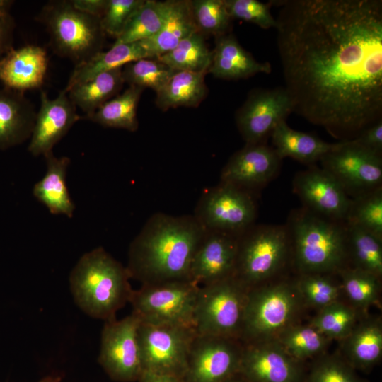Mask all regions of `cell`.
Listing matches in <instances>:
<instances>
[{"label":"cell","mask_w":382,"mask_h":382,"mask_svg":"<svg viewBox=\"0 0 382 382\" xmlns=\"http://www.w3.org/2000/svg\"><path fill=\"white\" fill-rule=\"evenodd\" d=\"M273 4L293 112L342 141L381 120L382 1Z\"/></svg>","instance_id":"1"},{"label":"cell","mask_w":382,"mask_h":382,"mask_svg":"<svg viewBox=\"0 0 382 382\" xmlns=\"http://www.w3.org/2000/svg\"><path fill=\"white\" fill-rule=\"evenodd\" d=\"M206 229L194 215L154 214L129 245L127 270L141 284L190 279Z\"/></svg>","instance_id":"2"},{"label":"cell","mask_w":382,"mask_h":382,"mask_svg":"<svg viewBox=\"0 0 382 382\" xmlns=\"http://www.w3.org/2000/svg\"><path fill=\"white\" fill-rule=\"evenodd\" d=\"M126 267L103 248L84 254L71 272L74 300L86 315L105 321L129 301L133 289Z\"/></svg>","instance_id":"3"},{"label":"cell","mask_w":382,"mask_h":382,"mask_svg":"<svg viewBox=\"0 0 382 382\" xmlns=\"http://www.w3.org/2000/svg\"><path fill=\"white\" fill-rule=\"evenodd\" d=\"M300 274H334L347 266V228L306 209L295 210L286 225Z\"/></svg>","instance_id":"4"},{"label":"cell","mask_w":382,"mask_h":382,"mask_svg":"<svg viewBox=\"0 0 382 382\" xmlns=\"http://www.w3.org/2000/svg\"><path fill=\"white\" fill-rule=\"evenodd\" d=\"M303 306L294 282L269 281L249 289L240 340L247 344L275 340L296 323Z\"/></svg>","instance_id":"5"},{"label":"cell","mask_w":382,"mask_h":382,"mask_svg":"<svg viewBox=\"0 0 382 382\" xmlns=\"http://www.w3.org/2000/svg\"><path fill=\"white\" fill-rule=\"evenodd\" d=\"M37 19L45 25L55 53L75 66L102 52L105 34L100 18L77 10L71 1H50Z\"/></svg>","instance_id":"6"},{"label":"cell","mask_w":382,"mask_h":382,"mask_svg":"<svg viewBox=\"0 0 382 382\" xmlns=\"http://www.w3.org/2000/svg\"><path fill=\"white\" fill-rule=\"evenodd\" d=\"M291 253L286 226H252L240 236L233 276L249 290L269 282Z\"/></svg>","instance_id":"7"},{"label":"cell","mask_w":382,"mask_h":382,"mask_svg":"<svg viewBox=\"0 0 382 382\" xmlns=\"http://www.w3.org/2000/svg\"><path fill=\"white\" fill-rule=\"evenodd\" d=\"M248 291L233 276L199 286L193 315L196 333L240 340Z\"/></svg>","instance_id":"8"},{"label":"cell","mask_w":382,"mask_h":382,"mask_svg":"<svg viewBox=\"0 0 382 382\" xmlns=\"http://www.w3.org/2000/svg\"><path fill=\"white\" fill-rule=\"evenodd\" d=\"M199 287L190 279L141 284L129 303L142 323L193 328Z\"/></svg>","instance_id":"9"},{"label":"cell","mask_w":382,"mask_h":382,"mask_svg":"<svg viewBox=\"0 0 382 382\" xmlns=\"http://www.w3.org/2000/svg\"><path fill=\"white\" fill-rule=\"evenodd\" d=\"M196 334L191 327L141 322L138 340L143 373L173 376L182 380L190 347Z\"/></svg>","instance_id":"10"},{"label":"cell","mask_w":382,"mask_h":382,"mask_svg":"<svg viewBox=\"0 0 382 382\" xmlns=\"http://www.w3.org/2000/svg\"><path fill=\"white\" fill-rule=\"evenodd\" d=\"M193 215L206 230L241 235L253 226L256 206L252 193L220 182L204 192Z\"/></svg>","instance_id":"11"},{"label":"cell","mask_w":382,"mask_h":382,"mask_svg":"<svg viewBox=\"0 0 382 382\" xmlns=\"http://www.w3.org/2000/svg\"><path fill=\"white\" fill-rule=\"evenodd\" d=\"M141 320L134 313L122 319L105 321L98 362L119 382L138 381L143 373L138 329Z\"/></svg>","instance_id":"12"},{"label":"cell","mask_w":382,"mask_h":382,"mask_svg":"<svg viewBox=\"0 0 382 382\" xmlns=\"http://www.w3.org/2000/svg\"><path fill=\"white\" fill-rule=\"evenodd\" d=\"M329 173L353 198L381 187L382 157L352 139L336 143L320 160Z\"/></svg>","instance_id":"13"},{"label":"cell","mask_w":382,"mask_h":382,"mask_svg":"<svg viewBox=\"0 0 382 382\" xmlns=\"http://www.w3.org/2000/svg\"><path fill=\"white\" fill-rule=\"evenodd\" d=\"M242 349L238 339L196 334L182 381H224L239 373Z\"/></svg>","instance_id":"14"},{"label":"cell","mask_w":382,"mask_h":382,"mask_svg":"<svg viewBox=\"0 0 382 382\" xmlns=\"http://www.w3.org/2000/svg\"><path fill=\"white\" fill-rule=\"evenodd\" d=\"M293 112L284 87L253 90L236 115L238 129L246 144L263 143L274 128Z\"/></svg>","instance_id":"15"},{"label":"cell","mask_w":382,"mask_h":382,"mask_svg":"<svg viewBox=\"0 0 382 382\" xmlns=\"http://www.w3.org/2000/svg\"><path fill=\"white\" fill-rule=\"evenodd\" d=\"M304 362L290 356L276 340L243 343L239 374L248 382H303Z\"/></svg>","instance_id":"16"},{"label":"cell","mask_w":382,"mask_h":382,"mask_svg":"<svg viewBox=\"0 0 382 382\" xmlns=\"http://www.w3.org/2000/svg\"><path fill=\"white\" fill-rule=\"evenodd\" d=\"M293 190L305 209L330 220L345 223L351 199L324 169L313 166L299 172L294 179Z\"/></svg>","instance_id":"17"},{"label":"cell","mask_w":382,"mask_h":382,"mask_svg":"<svg viewBox=\"0 0 382 382\" xmlns=\"http://www.w3.org/2000/svg\"><path fill=\"white\" fill-rule=\"evenodd\" d=\"M240 236L206 230L191 262L190 279L203 286L233 276Z\"/></svg>","instance_id":"18"},{"label":"cell","mask_w":382,"mask_h":382,"mask_svg":"<svg viewBox=\"0 0 382 382\" xmlns=\"http://www.w3.org/2000/svg\"><path fill=\"white\" fill-rule=\"evenodd\" d=\"M281 160L274 149L264 143L246 144L223 168L220 182L253 194L277 175Z\"/></svg>","instance_id":"19"},{"label":"cell","mask_w":382,"mask_h":382,"mask_svg":"<svg viewBox=\"0 0 382 382\" xmlns=\"http://www.w3.org/2000/svg\"><path fill=\"white\" fill-rule=\"evenodd\" d=\"M81 118L76 112V107L64 90L54 99H50L41 91L40 108L30 137L29 152L35 156L43 155L45 157Z\"/></svg>","instance_id":"20"},{"label":"cell","mask_w":382,"mask_h":382,"mask_svg":"<svg viewBox=\"0 0 382 382\" xmlns=\"http://www.w3.org/2000/svg\"><path fill=\"white\" fill-rule=\"evenodd\" d=\"M48 65L44 48L26 45L12 48L0 59V81L4 87L23 92L42 86Z\"/></svg>","instance_id":"21"},{"label":"cell","mask_w":382,"mask_h":382,"mask_svg":"<svg viewBox=\"0 0 382 382\" xmlns=\"http://www.w3.org/2000/svg\"><path fill=\"white\" fill-rule=\"evenodd\" d=\"M23 92L0 88V150L30 138L37 112Z\"/></svg>","instance_id":"22"},{"label":"cell","mask_w":382,"mask_h":382,"mask_svg":"<svg viewBox=\"0 0 382 382\" xmlns=\"http://www.w3.org/2000/svg\"><path fill=\"white\" fill-rule=\"evenodd\" d=\"M341 357L356 371H369L382 356V323L379 317L365 314L342 340Z\"/></svg>","instance_id":"23"},{"label":"cell","mask_w":382,"mask_h":382,"mask_svg":"<svg viewBox=\"0 0 382 382\" xmlns=\"http://www.w3.org/2000/svg\"><path fill=\"white\" fill-rule=\"evenodd\" d=\"M215 42L212 64L208 70L214 77L240 79L272 71L270 63L257 62L239 44L233 35L226 33L216 37Z\"/></svg>","instance_id":"24"},{"label":"cell","mask_w":382,"mask_h":382,"mask_svg":"<svg viewBox=\"0 0 382 382\" xmlns=\"http://www.w3.org/2000/svg\"><path fill=\"white\" fill-rule=\"evenodd\" d=\"M47 171L33 187V195L45 204L52 214H64L71 218L75 205L69 195L66 183L70 159L55 157L52 152L45 156Z\"/></svg>","instance_id":"25"},{"label":"cell","mask_w":382,"mask_h":382,"mask_svg":"<svg viewBox=\"0 0 382 382\" xmlns=\"http://www.w3.org/2000/svg\"><path fill=\"white\" fill-rule=\"evenodd\" d=\"M270 136L272 148L281 159L290 157L308 164L320 161L336 146V143H328L311 134L294 130L286 121L281 122Z\"/></svg>","instance_id":"26"},{"label":"cell","mask_w":382,"mask_h":382,"mask_svg":"<svg viewBox=\"0 0 382 382\" xmlns=\"http://www.w3.org/2000/svg\"><path fill=\"white\" fill-rule=\"evenodd\" d=\"M152 57L141 41L112 45L106 52H100L89 60L75 66L68 83L66 93L74 85L86 81L98 74L142 59Z\"/></svg>","instance_id":"27"},{"label":"cell","mask_w":382,"mask_h":382,"mask_svg":"<svg viewBox=\"0 0 382 382\" xmlns=\"http://www.w3.org/2000/svg\"><path fill=\"white\" fill-rule=\"evenodd\" d=\"M190 1H172L161 29L153 37L141 41L152 57L173 49L180 41L197 32Z\"/></svg>","instance_id":"28"},{"label":"cell","mask_w":382,"mask_h":382,"mask_svg":"<svg viewBox=\"0 0 382 382\" xmlns=\"http://www.w3.org/2000/svg\"><path fill=\"white\" fill-rule=\"evenodd\" d=\"M206 74L177 71L156 93L157 107L163 111L180 106L197 107L207 94Z\"/></svg>","instance_id":"29"},{"label":"cell","mask_w":382,"mask_h":382,"mask_svg":"<svg viewBox=\"0 0 382 382\" xmlns=\"http://www.w3.org/2000/svg\"><path fill=\"white\" fill-rule=\"evenodd\" d=\"M122 67L103 72L93 78L74 85L68 91L69 99L81 108L86 117L117 94L124 84Z\"/></svg>","instance_id":"30"},{"label":"cell","mask_w":382,"mask_h":382,"mask_svg":"<svg viewBox=\"0 0 382 382\" xmlns=\"http://www.w3.org/2000/svg\"><path fill=\"white\" fill-rule=\"evenodd\" d=\"M143 90L129 86L122 93L105 102L86 118L103 127L134 132L138 128L137 109Z\"/></svg>","instance_id":"31"},{"label":"cell","mask_w":382,"mask_h":382,"mask_svg":"<svg viewBox=\"0 0 382 382\" xmlns=\"http://www.w3.org/2000/svg\"><path fill=\"white\" fill-rule=\"evenodd\" d=\"M342 294L351 306L362 315L378 301L381 291V277L364 270L346 266L337 273Z\"/></svg>","instance_id":"32"},{"label":"cell","mask_w":382,"mask_h":382,"mask_svg":"<svg viewBox=\"0 0 382 382\" xmlns=\"http://www.w3.org/2000/svg\"><path fill=\"white\" fill-rule=\"evenodd\" d=\"M171 1L144 0L113 45L142 41L155 35L167 18Z\"/></svg>","instance_id":"33"},{"label":"cell","mask_w":382,"mask_h":382,"mask_svg":"<svg viewBox=\"0 0 382 382\" xmlns=\"http://www.w3.org/2000/svg\"><path fill=\"white\" fill-rule=\"evenodd\" d=\"M346 224L348 260L352 267L382 275V238L357 226Z\"/></svg>","instance_id":"34"},{"label":"cell","mask_w":382,"mask_h":382,"mask_svg":"<svg viewBox=\"0 0 382 382\" xmlns=\"http://www.w3.org/2000/svg\"><path fill=\"white\" fill-rule=\"evenodd\" d=\"M294 359L305 362L325 353L331 341L310 323H295L282 332L275 339Z\"/></svg>","instance_id":"35"},{"label":"cell","mask_w":382,"mask_h":382,"mask_svg":"<svg viewBox=\"0 0 382 382\" xmlns=\"http://www.w3.org/2000/svg\"><path fill=\"white\" fill-rule=\"evenodd\" d=\"M156 58L175 71L207 73L212 52L207 47L204 36L197 31Z\"/></svg>","instance_id":"36"},{"label":"cell","mask_w":382,"mask_h":382,"mask_svg":"<svg viewBox=\"0 0 382 382\" xmlns=\"http://www.w3.org/2000/svg\"><path fill=\"white\" fill-rule=\"evenodd\" d=\"M362 316L348 302L341 299L318 310L310 324L330 340H342Z\"/></svg>","instance_id":"37"},{"label":"cell","mask_w":382,"mask_h":382,"mask_svg":"<svg viewBox=\"0 0 382 382\" xmlns=\"http://www.w3.org/2000/svg\"><path fill=\"white\" fill-rule=\"evenodd\" d=\"M332 274H300L294 284L303 305L320 310L340 299V282L333 279Z\"/></svg>","instance_id":"38"},{"label":"cell","mask_w":382,"mask_h":382,"mask_svg":"<svg viewBox=\"0 0 382 382\" xmlns=\"http://www.w3.org/2000/svg\"><path fill=\"white\" fill-rule=\"evenodd\" d=\"M177 71L160 62L156 57L142 58L122 66L125 83L144 89L158 92Z\"/></svg>","instance_id":"39"},{"label":"cell","mask_w":382,"mask_h":382,"mask_svg":"<svg viewBox=\"0 0 382 382\" xmlns=\"http://www.w3.org/2000/svg\"><path fill=\"white\" fill-rule=\"evenodd\" d=\"M345 223L382 238L381 187L352 199Z\"/></svg>","instance_id":"40"},{"label":"cell","mask_w":382,"mask_h":382,"mask_svg":"<svg viewBox=\"0 0 382 382\" xmlns=\"http://www.w3.org/2000/svg\"><path fill=\"white\" fill-rule=\"evenodd\" d=\"M190 6L197 30L203 36L228 33L232 18L224 0H193Z\"/></svg>","instance_id":"41"},{"label":"cell","mask_w":382,"mask_h":382,"mask_svg":"<svg viewBox=\"0 0 382 382\" xmlns=\"http://www.w3.org/2000/svg\"><path fill=\"white\" fill-rule=\"evenodd\" d=\"M303 382H366L340 354L314 359L306 370Z\"/></svg>","instance_id":"42"},{"label":"cell","mask_w":382,"mask_h":382,"mask_svg":"<svg viewBox=\"0 0 382 382\" xmlns=\"http://www.w3.org/2000/svg\"><path fill=\"white\" fill-rule=\"evenodd\" d=\"M232 19H240L254 23L262 28H277V21L270 12V1L263 3L257 0H224Z\"/></svg>","instance_id":"43"},{"label":"cell","mask_w":382,"mask_h":382,"mask_svg":"<svg viewBox=\"0 0 382 382\" xmlns=\"http://www.w3.org/2000/svg\"><path fill=\"white\" fill-rule=\"evenodd\" d=\"M144 0H108L100 25L105 34L116 39Z\"/></svg>","instance_id":"44"},{"label":"cell","mask_w":382,"mask_h":382,"mask_svg":"<svg viewBox=\"0 0 382 382\" xmlns=\"http://www.w3.org/2000/svg\"><path fill=\"white\" fill-rule=\"evenodd\" d=\"M352 140L364 148L381 155L382 120L366 128Z\"/></svg>","instance_id":"45"},{"label":"cell","mask_w":382,"mask_h":382,"mask_svg":"<svg viewBox=\"0 0 382 382\" xmlns=\"http://www.w3.org/2000/svg\"><path fill=\"white\" fill-rule=\"evenodd\" d=\"M15 22L10 14L0 16V59L13 47Z\"/></svg>","instance_id":"46"},{"label":"cell","mask_w":382,"mask_h":382,"mask_svg":"<svg viewBox=\"0 0 382 382\" xmlns=\"http://www.w3.org/2000/svg\"><path fill=\"white\" fill-rule=\"evenodd\" d=\"M108 0H71L74 7L85 13L101 18Z\"/></svg>","instance_id":"47"},{"label":"cell","mask_w":382,"mask_h":382,"mask_svg":"<svg viewBox=\"0 0 382 382\" xmlns=\"http://www.w3.org/2000/svg\"><path fill=\"white\" fill-rule=\"evenodd\" d=\"M138 382H183L181 379L169 376L143 373Z\"/></svg>","instance_id":"48"},{"label":"cell","mask_w":382,"mask_h":382,"mask_svg":"<svg viewBox=\"0 0 382 382\" xmlns=\"http://www.w3.org/2000/svg\"><path fill=\"white\" fill-rule=\"evenodd\" d=\"M13 1L0 0V16L10 14L9 11Z\"/></svg>","instance_id":"49"},{"label":"cell","mask_w":382,"mask_h":382,"mask_svg":"<svg viewBox=\"0 0 382 382\" xmlns=\"http://www.w3.org/2000/svg\"><path fill=\"white\" fill-rule=\"evenodd\" d=\"M62 377L59 375H50L42 378L38 382H61Z\"/></svg>","instance_id":"50"},{"label":"cell","mask_w":382,"mask_h":382,"mask_svg":"<svg viewBox=\"0 0 382 382\" xmlns=\"http://www.w3.org/2000/svg\"><path fill=\"white\" fill-rule=\"evenodd\" d=\"M223 382H248L243 376L239 373L235 374L234 376L228 378Z\"/></svg>","instance_id":"51"}]
</instances>
